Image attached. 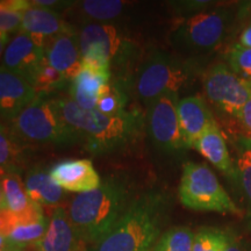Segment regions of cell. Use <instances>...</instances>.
Returning <instances> with one entry per match:
<instances>
[{
	"label": "cell",
	"instance_id": "obj_39",
	"mask_svg": "<svg viewBox=\"0 0 251 251\" xmlns=\"http://www.w3.org/2000/svg\"><path fill=\"white\" fill-rule=\"evenodd\" d=\"M2 205H4V196H2V186L0 180V212H2Z\"/></svg>",
	"mask_w": 251,
	"mask_h": 251
},
{
	"label": "cell",
	"instance_id": "obj_28",
	"mask_svg": "<svg viewBox=\"0 0 251 251\" xmlns=\"http://www.w3.org/2000/svg\"><path fill=\"white\" fill-rule=\"evenodd\" d=\"M30 6L28 0H1L0 1V31L8 33L20 29L24 12Z\"/></svg>",
	"mask_w": 251,
	"mask_h": 251
},
{
	"label": "cell",
	"instance_id": "obj_8",
	"mask_svg": "<svg viewBox=\"0 0 251 251\" xmlns=\"http://www.w3.org/2000/svg\"><path fill=\"white\" fill-rule=\"evenodd\" d=\"M78 40L81 58H98L108 62L111 68L120 69V78H125L126 69L139 52L136 45L126 39L113 25H85L78 33Z\"/></svg>",
	"mask_w": 251,
	"mask_h": 251
},
{
	"label": "cell",
	"instance_id": "obj_41",
	"mask_svg": "<svg viewBox=\"0 0 251 251\" xmlns=\"http://www.w3.org/2000/svg\"><path fill=\"white\" fill-rule=\"evenodd\" d=\"M5 175H6V172L4 170H1V169H0V176H5Z\"/></svg>",
	"mask_w": 251,
	"mask_h": 251
},
{
	"label": "cell",
	"instance_id": "obj_36",
	"mask_svg": "<svg viewBox=\"0 0 251 251\" xmlns=\"http://www.w3.org/2000/svg\"><path fill=\"white\" fill-rule=\"evenodd\" d=\"M240 15L242 17H249L251 15V1H246L242 2L240 6Z\"/></svg>",
	"mask_w": 251,
	"mask_h": 251
},
{
	"label": "cell",
	"instance_id": "obj_21",
	"mask_svg": "<svg viewBox=\"0 0 251 251\" xmlns=\"http://www.w3.org/2000/svg\"><path fill=\"white\" fill-rule=\"evenodd\" d=\"M4 205L2 212L9 215H21L29 211L34 205L26 192L25 185L18 174H6L1 178Z\"/></svg>",
	"mask_w": 251,
	"mask_h": 251
},
{
	"label": "cell",
	"instance_id": "obj_37",
	"mask_svg": "<svg viewBox=\"0 0 251 251\" xmlns=\"http://www.w3.org/2000/svg\"><path fill=\"white\" fill-rule=\"evenodd\" d=\"M9 247L11 246L8 244L7 237H6L5 233L2 230H0V251H5L6 249H8Z\"/></svg>",
	"mask_w": 251,
	"mask_h": 251
},
{
	"label": "cell",
	"instance_id": "obj_12",
	"mask_svg": "<svg viewBox=\"0 0 251 251\" xmlns=\"http://www.w3.org/2000/svg\"><path fill=\"white\" fill-rule=\"evenodd\" d=\"M36 98L35 89L25 78L0 67V119L13 121Z\"/></svg>",
	"mask_w": 251,
	"mask_h": 251
},
{
	"label": "cell",
	"instance_id": "obj_23",
	"mask_svg": "<svg viewBox=\"0 0 251 251\" xmlns=\"http://www.w3.org/2000/svg\"><path fill=\"white\" fill-rule=\"evenodd\" d=\"M235 147H236L235 176L237 177L241 192L251 214V141L246 136L241 137Z\"/></svg>",
	"mask_w": 251,
	"mask_h": 251
},
{
	"label": "cell",
	"instance_id": "obj_19",
	"mask_svg": "<svg viewBox=\"0 0 251 251\" xmlns=\"http://www.w3.org/2000/svg\"><path fill=\"white\" fill-rule=\"evenodd\" d=\"M218 170L227 176H235V163L229 152L227 142L218 124L209 127L193 147Z\"/></svg>",
	"mask_w": 251,
	"mask_h": 251
},
{
	"label": "cell",
	"instance_id": "obj_26",
	"mask_svg": "<svg viewBox=\"0 0 251 251\" xmlns=\"http://www.w3.org/2000/svg\"><path fill=\"white\" fill-rule=\"evenodd\" d=\"M194 233L187 227H174L164 231L151 251H192Z\"/></svg>",
	"mask_w": 251,
	"mask_h": 251
},
{
	"label": "cell",
	"instance_id": "obj_24",
	"mask_svg": "<svg viewBox=\"0 0 251 251\" xmlns=\"http://www.w3.org/2000/svg\"><path fill=\"white\" fill-rule=\"evenodd\" d=\"M81 17L90 20L108 21L118 18L124 11L126 1L120 0H86L77 2Z\"/></svg>",
	"mask_w": 251,
	"mask_h": 251
},
{
	"label": "cell",
	"instance_id": "obj_20",
	"mask_svg": "<svg viewBox=\"0 0 251 251\" xmlns=\"http://www.w3.org/2000/svg\"><path fill=\"white\" fill-rule=\"evenodd\" d=\"M25 188L30 201L40 206H56L64 198L63 188L50 177L49 172L43 169L34 168L28 172Z\"/></svg>",
	"mask_w": 251,
	"mask_h": 251
},
{
	"label": "cell",
	"instance_id": "obj_9",
	"mask_svg": "<svg viewBox=\"0 0 251 251\" xmlns=\"http://www.w3.org/2000/svg\"><path fill=\"white\" fill-rule=\"evenodd\" d=\"M203 90L213 106L236 118L251 98V79L238 76L225 63H216L203 76Z\"/></svg>",
	"mask_w": 251,
	"mask_h": 251
},
{
	"label": "cell",
	"instance_id": "obj_30",
	"mask_svg": "<svg viewBox=\"0 0 251 251\" xmlns=\"http://www.w3.org/2000/svg\"><path fill=\"white\" fill-rule=\"evenodd\" d=\"M228 67L238 76L251 79V49L235 45L227 54Z\"/></svg>",
	"mask_w": 251,
	"mask_h": 251
},
{
	"label": "cell",
	"instance_id": "obj_27",
	"mask_svg": "<svg viewBox=\"0 0 251 251\" xmlns=\"http://www.w3.org/2000/svg\"><path fill=\"white\" fill-rule=\"evenodd\" d=\"M69 84H70V81L67 78L62 74H59L57 70H55L51 65H49L46 56L39 69H37L33 81H31V86L35 89L37 94L61 90L64 86H69Z\"/></svg>",
	"mask_w": 251,
	"mask_h": 251
},
{
	"label": "cell",
	"instance_id": "obj_7",
	"mask_svg": "<svg viewBox=\"0 0 251 251\" xmlns=\"http://www.w3.org/2000/svg\"><path fill=\"white\" fill-rule=\"evenodd\" d=\"M230 13L215 8L191 15L172 31L171 42L184 54L203 55L214 51L228 34Z\"/></svg>",
	"mask_w": 251,
	"mask_h": 251
},
{
	"label": "cell",
	"instance_id": "obj_22",
	"mask_svg": "<svg viewBox=\"0 0 251 251\" xmlns=\"http://www.w3.org/2000/svg\"><path fill=\"white\" fill-rule=\"evenodd\" d=\"M130 79H125L120 77H113L109 83L106 85L105 90L100 96L97 102L96 109L106 115L120 114L127 111L128 99V85Z\"/></svg>",
	"mask_w": 251,
	"mask_h": 251
},
{
	"label": "cell",
	"instance_id": "obj_5",
	"mask_svg": "<svg viewBox=\"0 0 251 251\" xmlns=\"http://www.w3.org/2000/svg\"><path fill=\"white\" fill-rule=\"evenodd\" d=\"M196 67L161 50L147 56L135 79L137 97L147 106L165 93H178L193 79Z\"/></svg>",
	"mask_w": 251,
	"mask_h": 251
},
{
	"label": "cell",
	"instance_id": "obj_33",
	"mask_svg": "<svg viewBox=\"0 0 251 251\" xmlns=\"http://www.w3.org/2000/svg\"><path fill=\"white\" fill-rule=\"evenodd\" d=\"M31 2L36 6L52 9V11L56 12H57V9L61 8H70L72 5L76 4L74 1H59V0H33Z\"/></svg>",
	"mask_w": 251,
	"mask_h": 251
},
{
	"label": "cell",
	"instance_id": "obj_32",
	"mask_svg": "<svg viewBox=\"0 0 251 251\" xmlns=\"http://www.w3.org/2000/svg\"><path fill=\"white\" fill-rule=\"evenodd\" d=\"M236 119L240 121L241 126H242V129L246 133V137L251 140V98L241 108Z\"/></svg>",
	"mask_w": 251,
	"mask_h": 251
},
{
	"label": "cell",
	"instance_id": "obj_31",
	"mask_svg": "<svg viewBox=\"0 0 251 251\" xmlns=\"http://www.w3.org/2000/svg\"><path fill=\"white\" fill-rule=\"evenodd\" d=\"M175 8L178 9V13L180 14H198L212 5L211 1H202V0H192V1H177L174 2Z\"/></svg>",
	"mask_w": 251,
	"mask_h": 251
},
{
	"label": "cell",
	"instance_id": "obj_16",
	"mask_svg": "<svg viewBox=\"0 0 251 251\" xmlns=\"http://www.w3.org/2000/svg\"><path fill=\"white\" fill-rule=\"evenodd\" d=\"M45 56L49 65L71 81L81 68V55L77 31L62 34L50 41L45 47Z\"/></svg>",
	"mask_w": 251,
	"mask_h": 251
},
{
	"label": "cell",
	"instance_id": "obj_18",
	"mask_svg": "<svg viewBox=\"0 0 251 251\" xmlns=\"http://www.w3.org/2000/svg\"><path fill=\"white\" fill-rule=\"evenodd\" d=\"M111 79L112 72L97 71L81 65L68 86L70 100L84 109H96L98 99Z\"/></svg>",
	"mask_w": 251,
	"mask_h": 251
},
{
	"label": "cell",
	"instance_id": "obj_3",
	"mask_svg": "<svg viewBox=\"0 0 251 251\" xmlns=\"http://www.w3.org/2000/svg\"><path fill=\"white\" fill-rule=\"evenodd\" d=\"M168 212L162 193H144L130 202L117 225L92 251H150L161 237Z\"/></svg>",
	"mask_w": 251,
	"mask_h": 251
},
{
	"label": "cell",
	"instance_id": "obj_4",
	"mask_svg": "<svg viewBox=\"0 0 251 251\" xmlns=\"http://www.w3.org/2000/svg\"><path fill=\"white\" fill-rule=\"evenodd\" d=\"M11 130L19 142L58 146L80 142L77 131L65 122L51 100L39 96L11 121Z\"/></svg>",
	"mask_w": 251,
	"mask_h": 251
},
{
	"label": "cell",
	"instance_id": "obj_17",
	"mask_svg": "<svg viewBox=\"0 0 251 251\" xmlns=\"http://www.w3.org/2000/svg\"><path fill=\"white\" fill-rule=\"evenodd\" d=\"M83 244L72 227L67 211L57 207L49 220L45 236L34 243V247L37 251H84Z\"/></svg>",
	"mask_w": 251,
	"mask_h": 251
},
{
	"label": "cell",
	"instance_id": "obj_44",
	"mask_svg": "<svg viewBox=\"0 0 251 251\" xmlns=\"http://www.w3.org/2000/svg\"><path fill=\"white\" fill-rule=\"evenodd\" d=\"M250 141H251V140H250Z\"/></svg>",
	"mask_w": 251,
	"mask_h": 251
},
{
	"label": "cell",
	"instance_id": "obj_15",
	"mask_svg": "<svg viewBox=\"0 0 251 251\" xmlns=\"http://www.w3.org/2000/svg\"><path fill=\"white\" fill-rule=\"evenodd\" d=\"M178 118L187 148H193L199 137L216 124L205 100L191 96L178 101Z\"/></svg>",
	"mask_w": 251,
	"mask_h": 251
},
{
	"label": "cell",
	"instance_id": "obj_14",
	"mask_svg": "<svg viewBox=\"0 0 251 251\" xmlns=\"http://www.w3.org/2000/svg\"><path fill=\"white\" fill-rule=\"evenodd\" d=\"M43 59L45 48H41L27 34L20 31L6 47L2 67L25 78L31 85Z\"/></svg>",
	"mask_w": 251,
	"mask_h": 251
},
{
	"label": "cell",
	"instance_id": "obj_29",
	"mask_svg": "<svg viewBox=\"0 0 251 251\" xmlns=\"http://www.w3.org/2000/svg\"><path fill=\"white\" fill-rule=\"evenodd\" d=\"M228 234L216 228H201L194 234L192 251H225Z\"/></svg>",
	"mask_w": 251,
	"mask_h": 251
},
{
	"label": "cell",
	"instance_id": "obj_25",
	"mask_svg": "<svg viewBox=\"0 0 251 251\" xmlns=\"http://www.w3.org/2000/svg\"><path fill=\"white\" fill-rule=\"evenodd\" d=\"M23 164V150L13 134L0 126V169L6 174H18Z\"/></svg>",
	"mask_w": 251,
	"mask_h": 251
},
{
	"label": "cell",
	"instance_id": "obj_6",
	"mask_svg": "<svg viewBox=\"0 0 251 251\" xmlns=\"http://www.w3.org/2000/svg\"><path fill=\"white\" fill-rule=\"evenodd\" d=\"M178 196L180 202L193 211L242 214L216 175L205 164L188 162L183 166Z\"/></svg>",
	"mask_w": 251,
	"mask_h": 251
},
{
	"label": "cell",
	"instance_id": "obj_13",
	"mask_svg": "<svg viewBox=\"0 0 251 251\" xmlns=\"http://www.w3.org/2000/svg\"><path fill=\"white\" fill-rule=\"evenodd\" d=\"M50 177L63 190L68 192L85 193L101 185L98 172L89 159H69L52 165Z\"/></svg>",
	"mask_w": 251,
	"mask_h": 251
},
{
	"label": "cell",
	"instance_id": "obj_43",
	"mask_svg": "<svg viewBox=\"0 0 251 251\" xmlns=\"http://www.w3.org/2000/svg\"><path fill=\"white\" fill-rule=\"evenodd\" d=\"M150 251H151V250H150Z\"/></svg>",
	"mask_w": 251,
	"mask_h": 251
},
{
	"label": "cell",
	"instance_id": "obj_40",
	"mask_svg": "<svg viewBox=\"0 0 251 251\" xmlns=\"http://www.w3.org/2000/svg\"><path fill=\"white\" fill-rule=\"evenodd\" d=\"M5 251H24V249L21 248H15V247H9L8 249H6Z\"/></svg>",
	"mask_w": 251,
	"mask_h": 251
},
{
	"label": "cell",
	"instance_id": "obj_34",
	"mask_svg": "<svg viewBox=\"0 0 251 251\" xmlns=\"http://www.w3.org/2000/svg\"><path fill=\"white\" fill-rule=\"evenodd\" d=\"M237 45L243 47V48L251 49V23L242 30Z\"/></svg>",
	"mask_w": 251,
	"mask_h": 251
},
{
	"label": "cell",
	"instance_id": "obj_11",
	"mask_svg": "<svg viewBox=\"0 0 251 251\" xmlns=\"http://www.w3.org/2000/svg\"><path fill=\"white\" fill-rule=\"evenodd\" d=\"M20 31L27 34L41 48H45L55 37L76 30L63 20L58 12L36 6L30 1V6L23 14Z\"/></svg>",
	"mask_w": 251,
	"mask_h": 251
},
{
	"label": "cell",
	"instance_id": "obj_38",
	"mask_svg": "<svg viewBox=\"0 0 251 251\" xmlns=\"http://www.w3.org/2000/svg\"><path fill=\"white\" fill-rule=\"evenodd\" d=\"M8 41V34L4 33V31H0V56H1L4 48Z\"/></svg>",
	"mask_w": 251,
	"mask_h": 251
},
{
	"label": "cell",
	"instance_id": "obj_42",
	"mask_svg": "<svg viewBox=\"0 0 251 251\" xmlns=\"http://www.w3.org/2000/svg\"><path fill=\"white\" fill-rule=\"evenodd\" d=\"M84 251H86V250H84Z\"/></svg>",
	"mask_w": 251,
	"mask_h": 251
},
{
	"label": "cell",
	"instance_id": "obj_10",
	"mask_svg": "<svg viewBox=\"0 0 251 251\" xmlns=\"http://www.w3.org/2000/svg\"><path fill=\"white\" fill-rule=\"evenodd\" d=\"M178 93H165L148 105L147 128L152 143L164 152L174 153L187 149L179 118Z\"/></svg>",
	"mask_w": 251,
	"mask_h": 251
},
{
	"label": "cell",
	"instance_id": "obj_35",
	"mask_svg": "<svg viewBox=\"0 0 251 251\" xmlns=\"http://www.w3.org/2000/svg\"><path fill=\"white\" fill-rule=\"evenodd\" d=\"M225 251H247V249L238 238L228 234V243Z\"/></svg>",
	"mask_w": 251,
	"mask_h": 251
},
{
	"label": "cell",
	"instance_id": "obj_2",
	"mask_svg": "<svg viewBox=\"0 0 251 251\" xmlns=\"http://www.w3.org/2000/svg\"><path fill=\"white\" fill-rule=\"evenodd\" d=\"M129 191L117 178L106 179L96 190L79 193L69 207V219L84 243L96 246L112 230L129 207Z\"/></svg>",
	"mask_w": 251,
	"mask_h": 251
},
{
	"label": "cell",
	"instance_id": "obj_1",
	"mask_svg": "<svg viewBox=\"0 0 251 251\" xmlns=\"http://www.w3.org/2000/svg\"><path fill=\"white\" fill-rule=\"evenodd\" d=\"M51 101L93 155L111 152L125 147L140 135L146 122L140 109L106 115L98 109L81 108L70 99L59 98Z\"/></svg>",
	"mask_w": 251,
	"mask_h": 251
}]
</instances>
